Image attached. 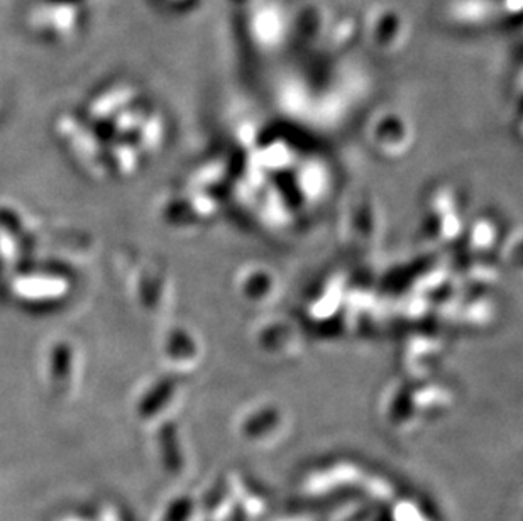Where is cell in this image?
<instances>
[{"instance_id":"obj_1","label":"cell","mask_w":523,"mask_h":521,"mask_svg":"<svg viewBox=\"0 0 523 521\" xmlns=\"http://www.w3.org/2000/svg\"><path fill=\"white\" fill-rule=\"evenodd\" d=\"M93 0H29L27 26L50 43L75 39L87 24Z\"/></svg>"},{"instance_id":"obj_3","label":"cell","mask_w":523,"mask_h":521,"mask_svg":"<svg viewBox=\"0 0 523 521\" xmlns=\"http://www.w3.org/2000/svg\"><path fill=\"white\" fill-rule=\"evenodd\" d=\"M193 501L190 497H183L175 507L168 511L166 521H189L193 513Z\"/></svg>"},{"instance_id":"obj_4","label":"cell","mask_w":523,"mask_h":521,"mask_svg":"<svg viewBox=\"0 0 523 521\" xmlns=\"http://www.w3.org/2000/svg\"><path fill=\"white\" fill-rule=\"evenodd\" d=\"M275 521H315L314 516L310 515H288V516H281L280 520Z\"/></svg>"},{"instance_id":"obj_2","label":"cell","mask_w":523,"mask_h":521,"mask_svg":"<svg viewBox=\"0 0 523 521\" xmlns=\"http://www.w3.org/2000/svg\"><path fill=\"white\" fill-rule=\"evenodd\" d=\"M386 515L390 521H435L429 509L423 508L421 503L410 497L396 501L395 505L386 509Z\"/></svg>"}]
</instances>
